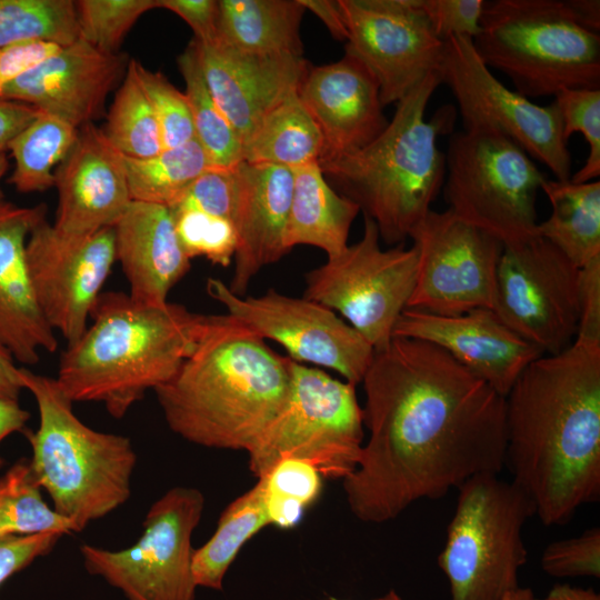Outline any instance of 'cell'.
I'll return each mask as SVG.
<instances>
[{
	"mask_svg": "<svg viewBox=\"0 0 600 600\" xmlns=\"http://www.w3.org/2000/svg\"><path fill=\"white\" fill-rule=\"evenodd\" d=\"M27 261L41 312L67 346L88 327L114 262V228L70 234L40 220L27 241Z\"/></svg>",
	"mask_w": 600,
	"mask_h": 600,
	"instance_id": "ac0fdd59",
	"label": "cell"
},
{
	"mask_svg": "<svg viewBox=\"0 0 600 600\" xmlns=\"http://www.w3.org/2000/svg\"><path fill=\"white\" fill-rule=\"evenodd\" d=\"M372 600H403L394 590H390L383 596L377 597Z\"/></svg>",
	"mask_w": 600,
	"mask_h": 600,
	"instance_id": "680465c9",
	"label": "cell"
},
{
	"mask_svg": "<svg viewBox=\"0 0 600 600\" xmlns=\"http://www.w3.org/2000/svg\"><path fill=\"white\" fill-rule=\"evenodd\" d=\"M300 3L323 22L334 39L347 41L348 30L339 0H300Z\"/></svg>",
	"mask_w": 600,
	"mask_h": 600,
	"instance_id": "816d5d0a",
	"label": "cell"
},
{
	"mask_svg": "<svg viewBox=\"0 0 600 600\" xmlns=\"http://www.w3.org/2000/svg\"><path fill=\"white\" fill-rule=\"evenodd\" d=\"M237 232L234 270L229 289L246 296L252 279L284 254V232L292 189V169L240 162L236 166Z\"/></svg>",
	"mask_w": 600,
	"mask_h": 600,
	"instance_id": "d4e9b609",
	"label": "cell"
},
{
	"mask_svg": "<svg viewBox=\"0 0 600 600\" xmlns=\"http://www.w3.org/2000/svg\"><path fill=\"white\" fill-rule=\"evenodd\" d=\"M170 211L180 244L190 259L203 257L221 267L231 263L237 249V232L231 220L196 209Z\"/></svg>",
	"mask_w": 600,
	"mask_h": 600,
	"instance_id": "ab89813d",
	"label": "cell"
},
{
	"mask_svg": "<svg viewBox=\"0 0 600 600\" xmlns=\"http://www.w3.org/2000/svg\"><path fill=\"white\" fill-rule=\"evenodd\" d=\"M322 136L298 92L276 106L243 144V161L297 168L319 162Z\"/></svg>",
	"mask_w": 600,
	"mask_h": 600,
	"instance_id": "f546056e",
	"label": "cell"
},
{
	"mask_svg": "<svg viewBox=\"0 0 600 600\" xmlns=\"http://www.w3.org/2000/svg\"><path fill=\"white\" fill-rule=\"evenodd\" d=\"M290 372L283 406L247 451L250 471L258 479L278 460L296 458L323 479H346L359 462L364 438L356 384L292 360Z\"/></svg>",
	"mask_w": 600,
	"mask_h": 600,
	"instance_id": "9c48e42d",
	"label": "cell"
},
{
	"mask_svg": "<svg viewBox=\"0 0 600 600\" xmlns=\"http://www.w3.org/2000/svg\"><path fill=\"white\" fill-rule=\"evenodd\" d=\"M206 289L228 316L263 340L282 346L290 360L334 370L356 386L362 381L374 350L334 311L274 289L257 297H240L216 278L207 280Z\"/></svg>",
	"mask_w": 600,
	"mask_h": 600,
	"instance_id": "9a60e30c",
	"label": "cell"
},
{
	"mask_svg": "<svg viewBox=\"0 0 600 600\" xmlns=\"http://www.w3.org/2000/svg\"><path fill=\"white\" fill-rule=\"evenodd\" d=\"M540 189L551 204V213L538 223V234L579 269L599 258L600 181L574 183L547 178Z\"/></svg>",
	"mask_w": 600,
	"mask_h": 600,
	"instance_id": "f1b7e54d",
	"label": "cell"
},
{
	"mask_svg": "<svg viewBox=\"0 0 600 600\" xmlns=\"http://www.w3.org/2000/svg\"><path fill=\"white\" fill-rule=\"evenodd\" d=\"M532 516L529 498L499 474L477 476L458 488L438 557L451 600H503L520 587L528 557L522 530Z\"/></svg>",
	"mask_w": 600,
	"mask_h": 600,
	"instance_id": "ba28073f",
	"label": "cell"
},
{
	"mask_svg": "<svg viewBox=\"0 0 600 600\" xmlns=\"http://www.w3.org/2000/svg\"><path fill=\"white\" fill-rule=\"evenodd\" d=\"M511 481L542 524L600 498V343L579 339L529 363L506 396Z\"/></svg>",
	"mask_w": 600,
	"mask_h": 600,
	"instance_id": "7a4b0ae2",
	"label": "cell"
},
{
	"mask_svg": "<svg viewBox=\"0 0 600 600\" xmlns=\"http://www.w3.org/2000/svg\"><path fill=\"white\" fill-rule=\"evenodd\" d=\"M438 74L458 103L464 130L499 132L548 167L556 180L571 178V153L553 102L539 106L508 89L491 73L467 37L444 41Z\"/></svg>",
	"mask_w": 600,
	"mask_h": 600,
	"instance_id": "4fadbf2b",
	"label": "cell"
},
{
	"mask_svg": "<svg viewBox=\"0 0 600 600\" xmlns=\"http://www.w3.org/2000/svg\"><path fill=\"white\" fill-rule=\"evenodd\" d=\"M369 431L343 479L351 513L384 523L506 461V397L431 343L393 337L361 381Z\"/></svg>",
	"mask_w": 600,
	"mask_h": 600,
	"instance_id": "6da1fadb",
	"label": "cell"
},
{
	"mask_svg": "<svg viewBox=\"0 0 600 600\" xmlns=\"http://www.w3.org/2000/svg\"><path fill=\"white\" fill-rule=\"evenodd\" d=\"M79 38L106 53H118L126 34L158 0H78L74 1Z\"/></svg>",
	"mask_w": 600,
	"mask_h": 600,
	"instance_id": "f35d334b",
	"label": "cell"
},
{
	"mask_svg": "<svg viewBox=\"0 0 600 600\" xmlns=\"http://www.w3.org/2000/svg\"><path fill=\"white\" fill-rule=\"evenodd\" d=\"M20 377L39 412V426L28 434L30 468L54 511L81 532L130 499L137 453L130 438L83 423L56 378L27 368Z\"/></svg>",
	"mask_w": 600,
	"mask_h": 600,
	"instance_id": "8992f818",
	"label": "cell"
},
{
	"mask_svg": "<svg viewBox=\"0 0 600 600\" xmlns=\"http://www.w3.org/2000/svg\"><path fill=\"white\" fill-rule=\"evenodd\" d=\"M263 497L270 524L290 530L303 519L322 491V476L310 463L296 459L278 460L262 477Z\"/></svg>",
	"mask_w": 600,
	"mask_h": 600,
	"instance_id": "74e56055",
	"label": "cell"
},
{
	"mask_svg": "<svg viewBox=\"0 0 600 600\" xmlns=\"http://www.w3.org/2000/svg\"><path fill=\"white\" fill-rule=\"evenodd\" d=\"M113 228L128 294L143 304L167 303L171 289L191 267L169 207L131 200Z\"/></svg>",
	"mask_w": 600,
	"mask_h": 600,
	"instance_id": "484cf974",
	"label": "cell"
},
{
	"mask_svg": "<svg viewBox=\"0 0 600 600\" xmlns=\"http://www.w3.org/2000/svg\"><path fill=\"white\" fill-rule=\"evenodd\" d=\"M130 61L156 114L163 148H176L196 139L186 93L162 73L144 68L138 60Z\"/></svg>",
	"mask_w": 600,
	"mask_h": 600,
	"instance_id": "b9f144b4",
	"label": "cell"
},
{
	"mask_svg": "<svg viewBox=\"0 0 600 600\" xmlns=\"http://www.w3.org/2000/svg\"><path fill=\"white\" fill-rule=\"evenodd\" d=\"M559 112L563 138L580 132L589 144V154L570 181L584 183L600 176V89H566L553 97Z\"/></svg>",
	"mask_w": 600,
	"mask_h": 600,
	"instance_id": "60d3db41",
	"label": "cell"
},
{
	"mask_svg": "<svg viewBox=\"0 0 600 600\" xmlns=\"http://www.w3.org/2000/svg\"><path fill=\"white\" fill-rule=\"evenodd\" d=\"M192 41L208 89L242 149L262 119L298 92L310 68L302 57L247 53L218 39Z\"/></svg>",
	"mask_w": 600,
	"mask_h": 600,
	"instance_id": "ffe728a7",
	"label": "cell"
},
{
	"mask_svg": "<svg viewBox=\"0 0 600 600\" xmlns=\"http://www.w3.org/2000/svg\"><path fill=\"white\" fill-rule=\"evenodd\" d=\"M131 200L170 206L212 163L197 139L153 157L122 154Z\"/></svg>",
	"mask_w": 600,
	"mask_h": 600,
	"instance_id": "d6a6232c",
	"label": "cell"
},
{
	"mask_svg": "<svg viewBox=\"0 0 600 600\" xmlns=\"http://www.w3.org/2000/svg\"><path fill=\"white\" fill-rule=\"evenodd\" d=\"M534 594L531 589L518 587L510 592L503 600H534Z\"/></svg>",
	"mask_w": 600,
	"mask_h": 600,
	"instance_id": "6f0895ef",
	"label": "cell"
},
{
	"mask_svg": "<svg viewBox=\"0 0 600 600\" xmlns=\"http://www.w3.org/2000/svg\"><path fill=\"white\" fill-rule=\"evenodd\" d=\"M236 189V166H211L200 173L169 208L196 209L233 222Z\"/></svg>",
	"mask_w": 600,
	"mask_h": 600,
	"instance_id": "ee69618b",
	"label": "cell"
},
{
	"mask_svg": "<svg viewBox=\"0 0 600 600\" xmlns=\"http://www.w3.org/2000/svg\"><path fill=\"white\" fill-rule=\"evenodd\" d=\"M127 67L123 56L106 53L78 38L9 83L1 99L33 106L79 129L101 113Z\"/></svg>",
	"mask_w": 600,
	"mask_h": 600,
	"instance_id": "44dd1931",
	"label": "cell"
},
{
	"mask_svg": "<svg viewBox=\"0 0 600 600\" xmlns=\"http://www.w3.org/2000/svg\"><path fill=\"white\" fill-rule=\"evenodd\" d=\"M541 569L554 578L600 577V529L550 542L540 557Z\"/></svg>",
	"mask_w": 600,
	"mask_h": 600,
	"instance_id": "7bdbcfd3",
	"label": "cell"
},
{
	"mask_svg": "<svg viewBox=\"0 0 600 600\" xmlns=\"http://www.w3.org/2000/svg\"><path fill=\"white\" fill-rule=\"evenodd\" d=\"M207 317L169 301L151 306L124 292H102L92 323L60 354L56 380L73 403L99 402L121 419L148 390L173 377Z\"/></svg>",
	"mask_w": 600,
	"mask_h": 600,
	"instance_id": "277c9868",
	"label": "cell"
},
{
	"mask_svg": "<svg viewBox=\"0 0 600 600\" xmlns=\"http://www.w3.org/2000/svg\"><path fill=\"white\" fill-rule=\"evenodd\" d=\"M61 537L58 533L0 537V586L36 559L49 553Z\"/></svg>",
	"mask_w": 600,
	"mask_h": 600,
	"instance_id": "bcb514c9",
	"label": "cell"
},
{
	"mask_svg": "<svg viewBox=\"0 0 600 600\" xmlns=\"http://www.w3.org/2000/svg\"><path fill=\"white\" fill-rule=\"evenodd\" d=\"M348 39L379 86L383 107L396 104L429 74L438 73L444 41L432 30L422 0H339Z\"/></svg>",
	"mask_w": 600,
	"mask_h": 600,
	"instance_id": "e0dca14e",
	"label": "cell"
},
{
	"mask_svg": "<svg viewBox=\"0 0 600 600\" xmlns=\"http://www.w3.org/2000/svg\"><path fill=\"white\" fill-rule=\"evenodd\" d=\"M29 418L18 400L0 398V443L11 433L23 431Z\"/></svg>",
	"mask_w": 600,
	"mask_h": 600,
	"instance_id": "db71d44e",
	"label": "cell"
},
{
	"mask_svg": "<svg viewBox=\"0 0 600 600\" xmlns=\"http://www.w3.org/2000/svg\"><path fill=\"white\" fill-rule=\"evenodd\" d=\"M290 363L227 313L211 314L178 371L153 391L182 439L248 451L286 401Z\"/></svg>",
	"mask_w": 600,
	"mask_h": 600,
	"instance_id": "3957f363",
	"label": "cell"
},
{
	"mask_svg": "<svg viewBox=\"0 0 600 600\" xmlns=\"http://www.w3.org/2000/svg\"><path fill=\"white\" fill-rule=\"evenodd\" d=\"M579 297L576 339L600 343V257L579 269Z\"/></svg>",
	"mask_w": 600,
	"mask_h": 600,
	"instance_id": "c3c4849f",
	"label": "cell"
},
{
	"mask_svg": "<svg viewBox=\"0 0 600 600\" xmlns=\"http://www.w3.org/2000/svg\"><path fill=\"white\" fill-rule=\"evenodd\" d=\"M58 230L84 234L113 227L131 197L122 154L93 122L79 128L71 150L54 172Z\"/></svg>",
	"mask_w": 600,
	"mask_h": 600,
	"instance_id": "603a6c76",
	"label": "cell"
},
{
	"mask_svg": "<svg viewBox=\"0 0 600 600\" xmlns=\"http://www.w3.org/2000/svg\"><path fill=\"white\" fill-rule=\"evenodd\" d=\"M39 114L33 106L0 98V152Z\"/></svg>",
	"mask_w": 600,
	"mask_h": 600,
	"instance_id": "f907efd6",
	"label": "cell"
},
{
	"mask_svg": "<svg viewBox=\"0 0 600 600\" xmlns=\"http://www.w3.org/2000/svg\"><path fill=\"white\" fill-rule=\"evenodd\" d=\"M574 17L592 31H600L599 0H567Z\"/></svg>",
	"mask_w": 600,
	"mask_h": 600,
	"instance_id": "11a10c76",
	"label": "cell"
},
{
	"mask_svg": "<svg viewBox=\"0 0 600 600\" xmlns=\"http://www.w3.org/2000/svg\"><path fill=\"white\" fill-rule=\"evenodd\" d=\"M4 460L0 457V469L3 467Z\"/></svg>",
	"mask_w": 600,
	"mask_h": 600,
	"instance_id": "94428289",
	"label": "cell"
},
{
	"mask_svg": "<svg viewBox=\"0 0 600 600\" xmlns=\"http://www.w3.org/2000/svg\"><path fill=\"white\" fill-rule=\"evenodd\" d=\"M416 276V249L402 244L382 249L377 224L364 216L359 241L306 272L303 297L337 311L378 350L393 338Z\"/></svg>",
	"mask_w": 600,
	"mask_h": 600,
	"instance_id": "7c38bea8",
	"label": "cell"
},
{
	"mask_svg": "<svg viewBox=\"0 0 600 600\" xmlns=\"http://www.w3.org/2000/svg\"><path fill=\"white\" fill-rule=\"evenodd\" d=\"M222 43L260 56L302 57L300 0H218Z\"/></svg>",
	"mask_w": 600,
	"mask_h": 600,
	"instance_id": "83f0119b",
	"label": "cell"
},
{
	"mask_svg": "<svg viewBox=\"0 0 600 600\" xmlns=\"http://www.w3.org/2000/svg\"><path fill=\"white\" fill-rule=\"evenodd\" d=\"M298 96L322 136L319 162L364 148L389 122L378 82L359 60L347 53L336 62L309 68Z\"/></svg>",
	"mask_w": 600,
	"mask_h": 600,
	"instance_id": "7402d4cb",
	"label": "cell"
},
{
	"mask_svg": "<svg viewBox=\"0 0 600 600\" xmlns=\"http://www.w3.org/2000/svg\"><path fill=\"white\" fill-rule=\"evenodd\" d=\"M22 389L20 368L16 366L12 354L0 346V398L18 400Z\"/></svg>",
	"mask_w": 600,
	"mask_h": 600,
	"instance_id": "f5cc1de1",
	"label": "cell"
},
{
	"mask_svg": "<svg viewBox=\"0 0 600 600\" xmlns=\"http://www.w3.org/2000/svg\"><path fill=\"white\" fill-rule=\"evenodd\" d=\"M204 509L203 493L173 487L149 508L142 533L130 547L80 546L86 570L120 590L127 600H196L191 539Z\"/></svg>",
	"mask_w": 600,
	"mask_h": 600,
	"instance_id": "8fae6325",
	"label": "cell"
},
{
	"mask_svg": "<svg viewBox=\"0 0 600 600\" xmlns=\"http://www.w3.org/2000/svg\"><path fill=\"white\" fill-rule=\"evenodd\" d=\"M158 7L183 19L194 32V40L209 42L217 39L218 0H158Z\"/></svg>",
	"mask_w": 600,
	"mask_h": 600,
	"instance_id": "681fc988",
	"label": "cell"
},
{
	"mask_svg": "<svg viewBox=\"0 0 600 600\" xmlns=\"http://www.w3.org/2000/svg\"><path fill=\"white\" fill-rule=\"evenodd\" d=\"M330 600H341V599H338V598H334V597H331Z\"/></svg>",
	"mask_w": 600,
	"mask_h": 600,
	"instance_id": "6125c7cd",
	"label": "cell"
},
{
	"mask_svg": "<svg viewBox=\"0 0 600 600\" xmlns=\"http://www.w3.org/2000/svg\"><path fill=\"white\" fill-rule=\"evenodd\" d=\"M178 67L186 82L196 139L212 166L231 168L242 162V143L208 89L193 41L178 57Z\"/></svg>",
	"mask_w": 600,
	"mask_h": 600,
	"instance_id": "836d02e7",
	"label": "cell"
},
{
	"mask_svg": "<svg viewBox=\"0 0 600 600\" xmlns=\"http://www.w3.org/2000/svg\"><path fill=\"white\" fill-rule=\"evenodd\" d=\"M63 46L41 39L18 41L0 49V98L4 88L56 54Z\"/></svg>",
	"mask_w": 600,
	"mask_h": 600,
	"instance_id": "7dc6e473",
	"label": "cell"
},
{
	"mask_svg": "<svg viewBox=\"0 0 600 600\" xmlns=\"http://www.w3.org/2000/svg\"><path fill=\"white\" fill-rule=\"evenodd\" d=\"M269 524L263 488L258 480L226 507L212 537L193 550L191 568L196 586L221 590L224 576L241 548Z\"/></svg>",
	"mask_w": 600,
	"mask_h": 600,
	"instance_id": "4dcf8cb0",
	"label": "cell"
},
{
	"mask_svg": "<svg viewBox=\"0 0 600 600\" xmlns=\"http://www.w3.org/2000/svg\"><path fill=\"white\" fill-rule=\"evenodd\" d=\"M441 84L429 74L396 103L386 129L364 148L319 162L324 176L377 224L380 240L401 244L431 210L443 187L446 154L440 136L451 131L452 110L426 118L428 103Z\"/></svg>",
	"mask_w": 600,
	"mask_h": 600,
	"instance_id": "5b68a950",
	"label": "cell"
},
{
	"mask_svg": "<svg viewBox=\"0 0 600 600\" xmlns=\"http://www.w3.org/2000/svg\"><path fill=\"white\" fill-rule=\"evenodd\" d=\"M417 276L408 308L439 316L493 309L503 244L449 209L430 210L411 230Z\"/></svg>",
	"mask_w": 600,
	"mask_h": 600,
	"instance_id": "2e32d148",
	"label": "cell"
},
{
	"mask_svg": "<svg viewBox=\"0 0 600 600\" xmlns=\"http://www.w3.org/2000/svg\"><path fill=\"white\" fill-rule=\"evenodd\" d=\"M102 130L108 141L127 157L144 159L164 149L156 114L131 61Z\"/></svg>",
	"mask_w": 600,
	"mask_h": 600,
	"instance_id": "d590c367",
	"label": "cell"
},
{
	"mask_svg": "<svg viewBox=\"0 0 600 600\" xmlns=\"http://www.w3.org/2000/svg\"><path fill=\"white\" fill-rule=\"evenodd\" d=\"M534 600H600L599 593L592 589L570 586L556 584L543 598Z\"/></svg>",
	"mask_w": 600,
	"mask_h": 600,
	"instance_id": "9f6ffc18",
	"label": "cell"
},
{
	"mask_svg": "<svg viewBox=\"0 0 600 600\" xmlns=\"http://www.w3.org/2000/svg\"><path fill=\"white\" fill-rule=\"evenodd\" d=\"M472 42L483 63L528 99L600 89V32L584 27L567 0L486 1Z\"/></svg>",
	"mask_w": 600,
	"mask_h": 600,
	"instance_id": "52a82bcc",
	"label": "cell"
},
{
	"mask_svg": "<svg viewBox=\"0 0 600 600\" xmlns=\"http://www.w3.org/2000/svg\"><path fill=\"white\" fill-rule=\"evenodd\" d=\"M9 162L4 152H0V180L8 169Z\"/></svg>",
	"mask_w": 600,
	"mask_h": 600,
	"instance_id": "91938a15",
	"label": "cell"
},
{
	"mask_svg": "<svg viewBox=\"0 0 600 600\" xmlns=\"http://www.w3.org/2000/svg\"><path fill=\"white\" fill-rule=\"evenodd\" d=\"M79 129L42 111L10 142L14 160L9 182L21 193L54 186V172L78 138Z\"/></svg>",
	"mask_w": 600,
	"mask_h": 600,
	"instance_id": "1f68e13d",
	"label": "cell"
},
{
	"mask_svg": "<svg viewBox=\"0 0 600 600\" xmlns=\"http://www.w3.org/2000/svg\"><path fill=\"white\" fill-rule=\"evenodd\" d=\"M78 38L72 0H0V49L31 39L68 46Z\"/></svg>",
	"mask_w": 600,
	"mask_h": 600,
	"instance_id": "8d00e7d4",
	"label": "cell"
},
{
	"mask_svg": "<svg viewBox=\"0 0 600 600\" xmlns=\"http://www.w3.org/2000/svg\"><path fill=\"white\" fill-rule=\"evenodd\" d=\"M484 6V0H422L432 30L442 41L451 37L473 40L481 30Z\"/></svg>",
	"mask_w": 600,
	"mask_h": 600,
	"instance_id": "f6af8a7d",
	"label": "cell"
},
{
	"mask_svg": "<svg viewBox=\"0 0 600 600\" xmlns=\"http://www.w3.org/2000/svg\"><path fill=\"white\" fill-rule=\"evenodd\" d=\"M293 189L284 248L312 246L327 258L348 247L349 231L360 212L359 206L338 193L326 180L318 162L292 168Z\"/></svg>",
	"mask_w": 600,
	"mask_h": 600,
	"instance_id": "4316f807",
	"label": "cell"
},
{
	"mask_svg": "<svg viewBox=\"0 0 600 600\" xmlns=\"http://www.w3.org/2000/svg\"><path fill=\"white\" fill-rule=\"evenodd\" d=\"M46 207H19L0 196V346L16 361L36 364L54 352L56 332L38 304L27 261V241Z\"/></svg>",
	"mask_w": 600,
	"mask_h": 600,
	"instance_id": "cb8c5ba5",
	"label": "cell"
},
{
	"mask_svg": "<svg viewBox=\"0 0 600 600\" xmlns=\"http://www.w3.org/2000/svg\"><path fill=\"white\" fill-rule=\"evenodd\" d=\"M492 310L543 354H557L577 337L579 268L540 236L503 246Z\"/></svg>",
	"mask_w": 600,
	"mask_h": 600,
	"instance_id": "5bb4252c",
	"label": "cell"
},
{
	"mask_svg": "<svg viewBox=\"0 0 600 600\" xmlns=\"http://www.w3.org/2000/svg\"><path fill=\"white\" fill-rule=\"evenodd\" d=\"M41 490L26 459L0 477V537L77 533L73 523L44 501Z\"/></svg>",
	"mask_w": 600,
	"mask_h": 600,
	"instance_id": "e575fe53",
	"label": "cell"
},
{
	"mask_svg": "<svg viewBox=\"0 0 600 600\" xmlns=\"http://www.w3.org/2000/svg\"><path fill=\"white\" fill-rule=\"evenodd\" d=\"M443 191L449 210L503 246L538 234L537 196L547 177L516 143L489 129L451 134Z\"/></svg>",
	"mask_w": 600,
	"mask_h": 600,
	"instance_id": "30bf717a",
	"label": "cell"
},
{
	"mask_svg": "<svg viewBox=\"0 0 600 600\" xmlns=\"http://www.w3.org/2000/svg\"><path fill=\"white\" fill-rule=\"evenodd\" d=\"M393 337L437 346L503 397L526 367L543 356L489 308L458 316L407 308L394 326Z\"/></svg>",
	"mask_w": 600,
	"mask_h": 600,
	"instance_id": "d6986e66",
	"label": "cell"
}]
</instances>
